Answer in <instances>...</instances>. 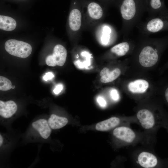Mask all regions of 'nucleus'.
<instances>
[{"instance_id": "obj_1", "label": "nucleus", "mask_w": 168, "mask_h": 168, "mask_svg": "<svg viewBox=\"0 0 168 168\" xmlns=\"http://www.w3.org/2000/svg\"><path fill=\"white\" fill-rule=\"evenodd\" d=\"M120 12L123 20V30L128 36L135 26L140 22L146 12L145 0H119Z\"/></svg>"}, {"instance_id": "obj_2", "label": "nucleus", "mask_w": 168, "mask_h": 168, "mask_svg": "<svg viewBox=\"0 0 168 168\" xmlns=\"http://www.w3.org/2000/svg\"><path fill=\"white\" fill-rule=\"evenodd\" d=\"M142 35L148 36L158 32L168 31V13L148 17L145 22L137 25Z\"/></svg>"}, {"instance_id": "obj_3", "label": "nucleus", "mask_w": 168, "mask_h": 168, "mask_svg": "<svg viewBox=\"0 0 168 168\" xmlns=\"http://www.w3.org/2000/svg\"><path fill=\"white\" fill-rule=\"evenodd\" d=\"M6 50L12 55L26 58L31 54L32 48L28 43L15 39L7 40L5 44Z\"/></svg>"}, {"instance_id": "obj_4", "label": "nucleus", "mask_w": 168, "mask_h": 168, "mask_svg": "<svg viewBox=\"0 0 168 168\" xmlns=\"http://www.w3.org/2000/svg\"><path fill=\"white\" fill-rule=\"evenodd\" d=\"M67 56V51L65 48L61 44H57L54 49L53 54L46 58V63L49 66H62L66 62Z\"/></svg>"}, {"instance_id": "obj_5", "label": "nucleus", "mask_w": 168, "mask_h": 168, "mask_svg": "<svg viewBox=\"0 0 168 168\" xmlns=\"http://www.w3.org/2000/svg\"><path fill=\"white\" fill-rule=\"evenodd\" d=\"M146 10L148 17L168 13V9L165 3V0H145Z\"/></svg>"}, {"instance_id": "obj_6", "label": "nucleus", "mask_w": 168, "mask_h": 168, "mask_svg": "<svg viewBox=\"0 0 168 168\" xmlns=\"http://www.w3.org/2000/svg\"><path fill=\"white\" fill-rule=\"evenodd\" d=\"M137 117L141 126L145 129H151L156 125V119L155 116L147 109L140 110L137 114Z\"/></svg>"}, {"instance_id": "obj_7", "label": "nucleus", "mask_w": 168, "mask_h": 168, "mask_svg": "<svg viewBox=\"0 0 168 168\" xmlns=\"http://www.w3.org/2000/svg\"><path fill=\"white\" fill-rule=\"evenodd\" d=\"M114 136L117 138L127 143H131L135 140L136 135L130 128L121 126L115 128L113 131Z\"/></svg>"}, {"instance_id": "obj_8", "label": "nucleus", "mask_w": 168, "mask_h": 168, "mask_svg": "<svg viewBox=\"0 0 168 168\" xmlns=\"http://www.w3.org/2000/svg\"><path fill=\"white\" fill-rule=\"evenodd\" d=\"M138 161L142 167L145 168H152L156 166L158 163L156 156L150 152H143L138 156Z\"/></svg>"}, {"instance_id": "obj_9", "label": "nucleus", "mask_w": 168, "mask_h": 168, "mask_svg": "<svg viewBox=\"0 0 168 168\" xmlns=\"http://www.w3.org/2000/svg\"><path fill=\"white\" fill-rule=\"evenodd\" d=\"M17 108L16 104L13 101L0 100V115L3 118L11 117L16 112Z\"/></svg>"}, {"instance_id": "obj_10", "label": "nucleus", "mask_w": 168, "mask_h": 168, "mask_svg": "<svg viewBox=\"0 0 168 168\" xmlns=\"http://www.w3.org/2000/svg\"><path fill=\"white\" fill-rule=\"evenodd\" d=\"M32 127L37 130L43 138L47 139L51 133V128L48 121L44 119H40L33 122Z\"/></svg>"}, {"instance_id": "obj_11", "label": "nucleus", "mask_w": 168, "mask_h": 168, "mask_svg": "<svg viewBox=\"0 0 168 168\" xmlns=\"http://www.w3.org/2000/svg\"><path fill=\"white\" fill-rule=\"evenodd\" d=\"M68 22L72 30L77 31L79 30L82 23V14L78 9L74 8L71 11L69 16Z\"/></svg>"}, {"instance_id": "obj_12", "label": "nucleus", "mask_w": 168, "mask_h": 168, "mask_svg": "<svg viewBox=\"0 0 168 168\" xmlns=\"http://www.w3.org/2000/svg\"><path fill=\"white\" fill-rule=\"evenodd\" d=\"M121 73V71L116 68L110 71L107 68H105L101 71L100 75V80L102 83H107L112 82L117 79Z\"/></svg>"}, {"instance_id": "obj_13", "label": "nucleus", "mask_w": 168, "mask_h": 168, "mask_svg": "<svg viewBox=\"0 0 168 168\" xmlns=\"http://www.w3.org/2000/svg\"><path fill=\"white\" fill-rule=\"evenodd\" d=\"M149 87V83L144 79H138L130 82L128 85L129 91L133 93H141L146 92Z\"/></svg>"}, {"instance_id": "obj_14", "label": "nucleus", "mask_w": 168, "mask_h": 168, "mask_svg": "<svg viewBox=\"0 0 168 168\" xmlns=\"http://www.w3.org/2000/svg\"><path fill=\"white\" fill-rule=\"evenodd\" d=\"M120 120L118 118L114 117L100 122L96 125V130L100 131H107L118 125Z\"/></svg>"}, {"instance_id": "obj_15", "label": "nucleus", "mask_w": 168, "mask_h": 168, "mask_svg": "<svg viewBox=\"0 0 168 168\" xmlns=\"http://www.w3.org/2000/svg\"><path fill=\"white\" fill-rule=\"evenodd\" d=\"M87 10L89 16L93 19H99L103 16V9L101 6L96 2H90L87 5Z\"/></svg>"}, {"instance_id": "obj_16", "label": "nucleus", "mask_w": 168, "mask_h": 168, "mask_svg": "<svg viewBox=\"0 0 168 168\" xmlns=\"http://www.w3.org/2000/svg\"><path fill=\"white\" fill-rule=\"evenodd\" d=\"M131 42L128 40L119 43L112 47L110 51L111 53L118 56H124L129 51Z\"/></svg>"}, {"instance_id": "obj_17", "label": "nucleus", "mask_w": 168, "mask_h": 168, "mask_svg": "<svg viewBox=\"0 0 168 168\" xmlns=\"http://www.w3.org/2000/svg\"><path fill=\"white\" fill-rule=\"evenodd\" d=\"M50 127L53 129L62 128L68 123V120L65 117H61L54 114L51 115L48 120Z\"/></svg>"}, {"instance_id": "obj_18", "label": "nucleus", "mask_w": 168, "mask_h": 168, "mask_svg": "<svg viewBox=\"0 0 168 168\" xmlns=\"http://www.w3.org/2000/svg\"><path fill=\"white\" fill-rule=\"evenodd\" d=\"M16 23L13 18L7 16H0V29L4 30H13L16 27Z\"/></svg>"}, {"instance_id": "obj_19", "label": "nucleus", "mask_w": 168, "mask_h": 168, "mask_svg": "<svg viewBox=\"0 0 168 168\" xmlns=\"http://www.w3.org/2000/svg\"><path fill=\"white\" fill-rule=\"evenodd\" d=\"M12 83L7 78L2 76H0V90L7 91L12 88Z\"/></svg>"}, {"instance_id": "obj_20", "label": "nucleus", "mask_w": 168, "mask_h": 168, "mask_svg": "<svg viewBox=\"0 0 168 168\" xmlns=\"http://www.w3.org/2000/svg\"><path fill=\"white\" fill-rule=\"evenodd\" d=\"M109 30L110 29L107 26L105 27V29H103L104 30L101 37V41L104 44H106L108 42L110 38Z\"/></svg>"}, {"instance_id": "obj_21", "label": "nucleus", "mask_w": 168, "mask_h": 168, "mask_svg": "<svg viewBox=\"0 0 168 168\" xmlns=\"http://www.w3.org/2000/svg\"><path fill=\"white\" fill-rule=\"evenodd\" d=\"M110 95L112 99L115 101H117L119 99V95L116 89H114L111 90Z\"/></svg>"}, {"instance_id": "obj_22", "label": "nucleus", "mask_w": 168, "mask_h": 168, "mask_svg": "<svg viewBox=\"0 0 168 168\" xmlns=\"http://www.w3.org/2000/svg\"><path fill=\"white\" fill-rule=\"evenodd\" d=\"M54 77V74L51 72H48L45 74L43 78L45 81L52 79Z\"/></svg>"}, {"instance_id": "obj_23", "label": "nucleus", "mask_w": 168, "mask_h": 168, "mask_svg": "<svg viewBox=\"0 0 168 168\" xmlns=\"http://www.w3.org/2000/svg\"><path fill=\"white\" fill-rule=\"evenodd\" d=\"M63 88V86L61 84H58L54 90L53 92L55 94H58L61 92Z\"/></svg>"}, {"instance_id": "obj_24", "label": "nucleus", "mask_w": 168, "mask_h": 168, "mask_svg": "<svg viewBox=\"0 0 168 168\" xmlns=\"http://www.w3.org/2000/svg\"><path fill=\"white\" fill-rule=\"evenodd\" d=\"M97 101L99 105L102 107H105L106 105L105 100L101 97H98L97 99Z\"/></svg>"}, {"instance_id": "obj_25", "label": "nucleus", "mask_w": 168, "mask_h": 168, "mask_svg": "<svg viewBox=\"0 0 168 168\" xmlns=\"http://www.w3.org/2000/svg\"><path fill=\"white\" fill-rule=\"evenodd\" d=\"M164 95L166 100L168 104V86L165 89Z\"/></svg>"}, {"instance_id": "obj_26", "label": "nucleus", "mask_w": 168, "mask_h": 168, "mask_svg": "<svg viewBox=\"0 0 168 168\" xmlns=\"http://www.w3.org/2000/svg\"><path fill=\"white\" fill-rule=\"evenodd\" d=\"M3 142V138L1 134L0 135V146H1Z\"/></svg>"}, {"instance_id": "obj_27", "label": "nucleus", "mask_w": 168, "mask_h": 168, "mask_svg": "<svg viewBox=\"0 0 168 168\" xmlns=\"http://www.w3.org/2000/svg\"><path fill=\"white\" fill-rule=\"evenodd\" d=\"M110 0L112 1V2H114V1L118 2L119 0Z\"/></svg>"}, {"instance_id": "obj_28", "label": "nucleus", "mask_w": 168, "mask_h": 168, "mask_svg": "<svg viewBox=\"0 0 168 168\" xmlns=\"http://www.w3.org/2000/svg\"><path fill=\"white\" fill-rule=\"evenodd\" d=\"M15 88V86H12V89H14Z\"/></svg>"}]
</instances>
